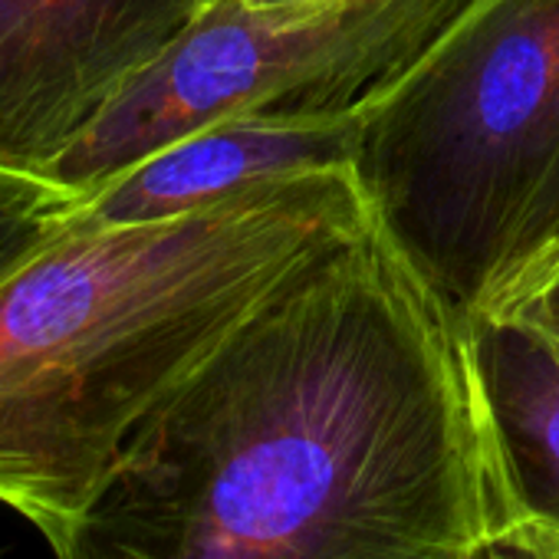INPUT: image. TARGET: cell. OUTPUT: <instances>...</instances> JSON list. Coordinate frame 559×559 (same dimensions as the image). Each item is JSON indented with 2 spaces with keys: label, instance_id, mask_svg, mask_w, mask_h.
I'll use <instances>...</instances> for the list:
<instances>
[{
  "label": "cell",
  "instance_id": "3957f363",
  "mask_svg": "<svg viewBox=\"0 0 559 559\" xmlns=\"http://www.w3.org/2000/svg\"><path fill=\"white\" fill-rule=\"evenodd\" d=\"M356 178L471 317L559 181V0H471L369 106Z\"/></svg>",
  "mask_w": 559,
  "mask_h": 559
},
{
  "label": "cell",
  "instance_id": "7a4b0ae2",
  "mask_svg": "<svg viewBox=\"0 0 559 559\" xmlns=\"http://www.w3.org/2000/svg\"><path fill=\"white\" fill-rule=\"evenodd\" d=\"M372 224L356 168L109 227L70 207L0 276V503L53 549L135 428L290 276Z\"/></svg>",
  "mask_w": 559,
  "mask_h": 559
},
{
  "label": "cell",
  "instance_id": "8992f818",
  "mask_svg": "<svg viewBox=\"0 0 559 559\" xmlns=\"http://www.w3.org/2000/svg\"><path fill=\"white\" fill-rule=\"evenodd\" d=\"M366 109L340 116L240 112L162 148L76 204L90 221L126 227L171 221L260 181L356 168Z\"/></svg>",
  "mask_w": 559,
  "mask_h": 559
},
{
  "label": "cell",
  "instance_id": "6da1fadb",
  "mask_svg": "<svg viewBox=\"0 0 559 559\" xmlns=\"http://www.w3.org/2000/svg\"><path fill=\"white\" fill-rule=\"evenodd\" d=\"M510 480L471 317L372 217L135 428L57 559H477Z\"/></svg>",
  "mask_w": 559,
  "mask_h": 559
},
{
  "label": "cell",
  "instance_id": "30bf717a",
  "mask_svg": "<svg viewBox=\"0 0 559 559\" xmlns=\"http://www.w3.org/2000/svg\"><path fill=\"white\" fill-rule=\"evenodd\" d=\"M477 559H559V520L530 510L510 480L493 507Z\"/></svg>",
  "mask_w": 559,
  "mask_h": 559
},
{
  "label": "cell",
  "instance_id": "ba28073f",
  "mask_svg": "<svg viewBox=\"0 0 559 559\" xmlns=\"http://www.w3.org/2000/svg\"><path fill=\"white\" fill-rule=\"evenodd\" d=\"M70 207L73 201L53 185L0 175V276L34 253Z\"/></svg>",
  "mask_w": 559,
  "mask_h": 559
},
{
  "label": "cell",
  "instance_id": "8fae6325",
  "mask_svg": "<svg viewBox=\"0 0 559 559\" xmlns=\"http://www.w3.org/2000/svg\"><path fill=\"white\" fill-rule=\"evenodd\" d=\"M559 257V181L556 188L549 191L546 204L539 207V214L533 217V224L526 227L516 253L510 257V263L503 266V273L493 280V284H500V280L513 276V273H523L530 266H539V263H549Z\"/></svg>",
  "mask_w": 559,
  "mask_h": 559
},
{
  "label": "cell",
  "instance_id": "52a82bcc",
  "mask_svg": "<svg viewBox=\"0 0 559 559\" xmlns=\"http://www.w3.org/2000/svg\"><path fill=\"white\" fill-rule=\"evenodd\" d=\"M484 395L520 500L559 520V359L523 326L474 313Z\"/></svg>",
  "mask_w": 559,
  "mask_h": 559
},
{
  "label": "cell",
  "instance_id": "5b68a950",
  "mask_svg": "<svg viewBox=\"0 0 559 559\" xmlns=\"http://www.w3.org/2000/svg\"><path fill=\"white\" fill-rule=\"evenodd\" d=\"M204 0H0V175L50 185L90 119Z\"/></svg>",
  "mask_w": 559,
  "mask_h": 559
},
{
  "label": "cell",
  "instance_id": "277c9868",
  "mask_svg": "<svg viewBox=\"0 0 559 559\" xmlns=\"http://www.w3.org/2000/svg\"><path fill=\"white\" fill-rule=\"evenodd\" d=\"M471 0H211L67 145L50 185L76 204L240 112L372 106Z\"/></svg>",
  "mask_w": 559,
  "mask_h": 559
},
{
  "label": "cell",
  "instance_id": "9c48e42d",
  "mask_svg": "<svg viewBox=\"0 0 559 559\" xmlns=\"http://www.w3.org/2000/svg\"><path fill=\"white\" fill-rule=\"evenodd\" d=\"M474 313L523 326L559 359V257L500 280Z\"/></svg>",
  "mask_w": 559,
  "mask_h": 559
},
{
  "label": "cell",
  "instance_id": "7c38bea8",
  "mask_svg": "<svg viewBox=\"0 0 559 559\" xmlns=\"http://www.w3.org/2000/svg\"><path fill=\"white\" fill-rule=\"evenodd\" d=\"M204 4H211V0H204Z\"/></svg>",
  "mask_w": 559,
  "mask_h": 559
}]
</instances>
